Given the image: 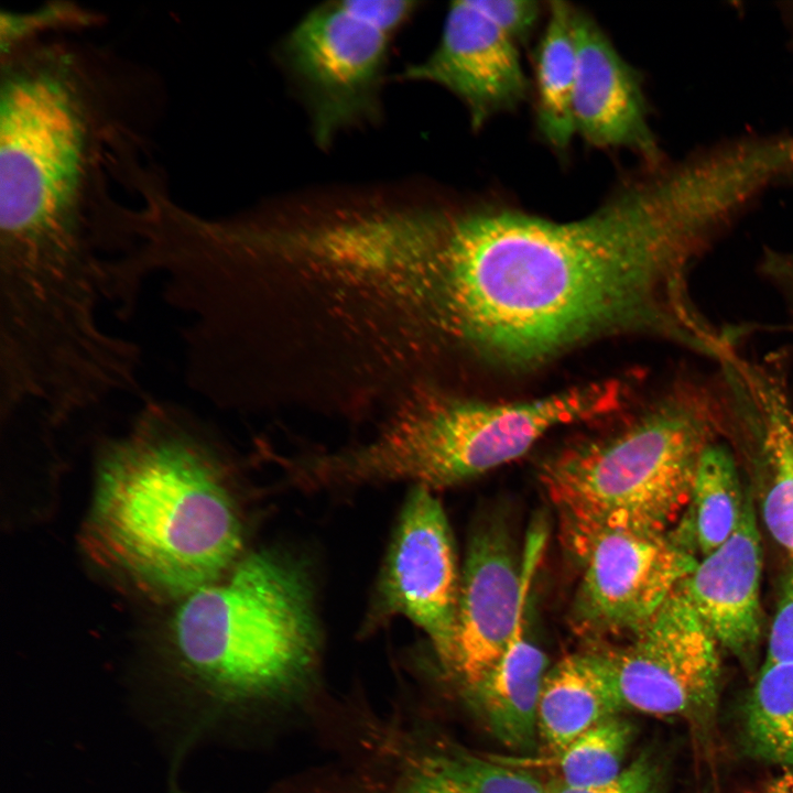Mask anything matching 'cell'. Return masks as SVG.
<instances>
[{
    "instance_id": "cell-30",
    "label": "cell",
    "mask_w": 793,
    "mask_h": 793,
    "mask_svg": "<svg viewBox=\"0 0 793 793\" xmlns=\"http://www.w3.org/2000/svg\"><path fill=\"white\" fill-rule=\"evenodd\" d=\"M774 272L779 273L786 282V286L793 298V253L784 257H776L773 262Z\"/></svg>"
},
{
    "instance_id": "cell-9",
    "label": "cell",
    "mask_w": 793,
    "mask_h": 793,
    "mask_svg": "<svg viewBox=\"0 0 793 793\" xmlns=\"http://www.w3.org/2000/svg\"><path fill=\"white\" fill-rule=\"evenodd\" d=\"M718 647L678 585L631 644L595 652L623 708L697 720L716 705Z\"/></svg>"
},
{
    "instance_id": "cell-22",
    "label": "cell",
    "mask_w": 793,
    "mask_h": 793,
    "mask_svg": "<svg viewBox=\"0 0 793 793\" xmlns=\"http://www.w3.org/2000/svg\"><path fill=\"white\" fill-rule=\"evenodd\" d=\"M106 22V15L73 0H50L25 11L1 10L0 51L52 34H87Z\"/></svg>"
},
{
    "instance_id": "cell-25",
    "label": "cell",
    "mask_w": 793,
    "mask_h": 793,
    "mask_svg": "<svg viewBox=\"0 0 793 793\" xmlns=\"http://www.w3.org/2000/svg\"><path fill=\"white\" fill-rule=\"evenodd\" d=\"M659 767L647 754L639 756L613 780L590 787H572L558 779L546 784L547 793H660Z\"/></svg>"
},
{
    "instance_id": "cell-15",
    "label": "cell",
    "mask_w": 793,
    "mask_h": 793,
    "mask_svg": "<svg viewBox=\"0 0 793 793\" xmlns=\"http://www.w3.org/2000/svg\"><path fill=\"white\" fill-rule=\"evenodd\" d=\"M734 414L754 432L763 471L761 517L793 560V403L775 367L736 355L723 362Z\"/></svg>"
},
{
    "instance_id": "cell-28",
    "label": "cell",
    "mask_w": 793,
    "mask_h": 793,
    "mask_svg": "<svg viewBox=\"0 0 793 793\" xmlns=\"http://www.w3.org/2000/svg\"><path fill=\"white\" fill-rule=\"evenodd\" d=\"M402 793H441V791L430 768H427L415 776Z\"/></svg>"
},
{
    "instance_id": "cell-4",
    "label": "cell",
    "mask_w": 793,
    "mask_h": 793,
    "mask_svg": "<svg viewBox=\"0 0 793 793\" xmlns=\"http://www.w3.org/2000/svg\"><path fill=\"white\" fill-rule=\"evenodd\" d=\"M627 385L588 383L537 400L488 403L415 389L368 444L334 455L337 484L413 480L428 489L458 485L524 455L551 430L616 411Z\"/></svg>"
},
{
    "instance_id": "cell-13",
    "label": "cell",
    "mask_w": 793,
    "mask_h": 793,
    "mask_svg": "<svg viewBox=\"0 0 793 793\" xmlns=\"http://www.w3.org/2000/svg\"><path fill=\"white\" fill-rule=\"evenodd\" d=\"M573 32L576 135L597 149L629 150L647 166L662 165L638 70L620 55L597 21L582 9L573 8Z\"/></svg>"
},
{
    "instance_id": "cell-27",
    "label": "cell",
    "mask_w": 793,
    "mask_h": 793,
    "mask_svg": "<svg viewBox=\"0 0 793 793\" xmlns=\"http://www.w3.org/2000/svg\"><path fill=\"white\" fill-rule=\"evenodd\" d=\"M358 18L392 35L413 15L417 2L408 0H343Z\"/></svg>"
},
{
    "instance_id": "cell-7",
    "label": "cell",
    "mask_w": 793,
    "mask_h": 793,
    "mask_svg": "<svg viewBox=\"0 0 793 793\" xmlns=\"http://www.w3.org/2000/svg\"><path fill=\"white\" fill-rule=\"evenodd\" d=\"M579 578L572 616L594 638L638 636L695 569V553L673 531L562 524Z\"/></svg>"
},
{
    "instance_id": "cell-2",
    "label": "cell",
    "mask_w": 793,
    "mask_h": 793,
    "mask_svg": "<svg viewBox=\"0 0 793 793\" xmlns=\"http://www.w3.org/2000/svg\"><path fill=\"white\" fill-rule=\"evenodd\" d=\"M159 74L86 34L0 51V285L68 306L105 276L112 192L153 161Z\"/></svg>"
},
{
    "instance_id": "cell-18",
    "label": "cell",
    "mask_w": 793,
    "mask_h": 793,
    "mask_svg": "<svg viewBox=\"0 0 793 793\" xmlns=\"http://www.w3.org/2000/svg\"><path fill=\"white\" fill-rule=\"evenodd\" d=\"M546 22L534 53L535 123L541 137L558 151L568 149L576 135L573 97L576 77V46L573 6L547 3Z\"/></svg>"
},
{
    "instance_id": "cell-26",
    "label": "cell",
    "mask_w": 793,
    "mask_h": 793,
    "mask_svg": "<svg viewBox=\"0 0 793 793\" xmlns=\"http://www.w3.org/2000/svg\"><path fill=\"white\" fill-rule=\"evenodd\" d=\"M793 662V560L785 574L773 617L764 663Z\"/></svg>"
},
{
    "instance_id": "cell-5",
    "label": "cell",
    "mask_w": 793,
    "mask_h": 793,
    "mask_svg": "<svg viewBox=\"0 0 793 793\" xmlns=\"http://www.w3.org/2000/svg\"><path fill=\"white\" fill-rule=\"evenodd\" d=\"M721 414L707 389L681 387L617 433L546 459L540 479L562 524L666 532Z\"/></svg>"
},
{
    "instance_id": "cell-20",
    "label": "cell",
    "mask_w": 793,
    "mask_h": 793,
    "mask_svg": "<svg viewBox=\"0 0 793 793\" xmlns=\"http://www.w3.org/2000/svg\"><path fill=\"white\" fill-rule=\"evenodd\" d=\"M745 738L758 759L793 767V662L763 664L746 706Z\"/></svg>"
},
{
    "instance_id": "cell-21",
    "label": "cell",
    "mask_w": 793,
    "mask_h": 793,
    "mask_svg": "<svg viewBox=\"0 0 793 793\" xmlns=\"http://www.w3.org/2000/svg\"><path fill=\"white\" fill-rule=\"evenodd\" d=\"M633 738V726L618 714L598 721L561 754L557 778L572 787H590L619 775Z\"/></svg>"
},
{
    "instance_id": "cell-29",
    "label": "cell",
    "mask_w": 793,
    "mask_h": 793,
    "mask_svg": "<svg viewBox=\"0 0 793 793\" xmlns=\"http://www.w3.org/2000/svg\"><path fill=\"white\" fill-rule=\"evenodd\" d=\"M765 793H793V767L785 768L783 773L773 779Z\"/></svg>"
},
{
    "instance_id": "cell-6",
    "label": "cell",
    "mask_w": 793,
    "mask_h": 793,
    "mask_svg": "<svg viewBox=\"0 0 793 793\" xmlns=\"http://www.w3.org/2000/svg\"><path fill=\"white\" fill-rule=\"evenodd\" d=\"M228 573L183 598L172 624L178 664L218 700L281 693L307 673L315 655L306 583L291 564L264 552Z\"/></svg>"
},
{
    "instance_id": "cell-16",
    "label": "cell",
    "mask_w": 793,
    "mask_h": 793,
    "mask_svg": "<svg viewBox=\"0 0 793 793\" xmlns=\"http://www.w3.org/2000/svg\"><path fill=\"white\" fill-rule=\"evenodd\" d=\"M526 606L521 609L504 654L470 691L495 737L523 751L533 749L539 736V702L548 671L546 655L529 638Z\"/></svg>"
},
{
    "instance_id": "cell-10",
    "label": "cell",
    "mask_w": 793,
    "mask_h": 793,
    "mask_svg": "<svg viewBox=\"0 0 793 793\" xmlns=\"http://www.w3.org/2000/svg\"><path fill=\"white\" fill-rule=\"evenodd\" d=\"M540 519L517 551L501 517H486L474 531L460 575L457 630L449 672L469 689L479 685L504 654L546 542Z\"/></svg>"
},
{
    "instance_id": "cell-24",
    "label": "cell",
    "mask_w": 793,
    "mask_h": 793,
    "mask_svg": "<svg viewBox=\"0 0 793 793\" xmlns=\"http://www.w3.org/2000/svg\"><path fill=\"white\" fill-rule=\"evenodd\" d=\"M472 4L518 45L533 34L543 8L534 0H471Z\"/></svg>"
},
{
    "instance_id": "cell-11",
    "label": "cell",
    "mask_w": 793,
    "mask_h": 793,
    "mask_svg": "<svg viewBox=\"0 0 793 793\" xmlns=\"http://www.w3.org/2000/svg\"><path fill=\"white\" fill-rule=\"evenodd\" d=\"M459 585L445 512L431 489L415 486L390 545L380 585L381 608L419 626L447 670L455 647Z\"/></svg>"
},
{
    "instance_id": "cell-19",
    "label": "cell",
    "mask_w": 793,
    "mask_h": 793,
    "mask_svg": "<svg viewBox=\"0 0 793 793\" xmlns=\"http://www.w3.org/2000/svg\"><path fill=\"white\" fill-rule=\"evenodd\" d=\"M745 499L731 452L711 442L699 456L687 512L674 533L704 557L736 531Z\"/></svg>"
},
{
    "instance_id": "cell-17",
    "label": "cell",
    "mask_w": 793,
    "mask_h": 793,
    "mask_svg": "<svg viewBox=\"0 0 793 793\" xmlns=\"http://www.w3.org/2000/svg\"><path fill=\"white\" fill-rule=\"evenodd\" d=\"M623 709L622 702L595 650L564 656L548 669L537 709V732L553 754Z\"/></svg>"
},
{
    "instance_id": "cell-3",
    "label": "cell",
    "mask_w": 793,
    "mask_h": 793,
    "mask_svg": "<svg viewBox=\"0 0 793 793\" xmlns=\"http://www.w3.org/2000/svg\"><path fill=\"white\" fill-rule=\"evenodd\" d=\"M208 432L192 410L146 397L130 431L102 441L82 532L98 566L160 598L227 573L241 526Z\"/></svg>"
},
{
    "instance_id": "cell-12",
    "label": "cell",
    "mask_w": 793,
    "mask_h": 793,
    "mask_svg": "<svg viewBox=\"0 0 793 793\" xmlns=\"http://www.w3.org/2000/svg\"><path fill=\"white\" fill-rule=\"evenodd\" d=\"M400 77L446 88L465 106L474 130L515 110L532 88L519 45L471 2L450 3L432 53L405 67Z\"/></svg>"
},
{
    "instance_id": "cell-14",
    "label": "cell",
    "mask_w": 793,
    "mask_h": 793,
    "mask_svg": "<svg viewBox=\"0 0 793 793\" xmlns=\"http://www.w3.org/2000/svg\"><path fill=\"white\" fill-rule=\"evenodd\" d=\"M761 573L756 509L751 493L746 492L736 531L698 561L681 587L717 643L749 663L762 633Z\"/></svg>"
},
{
    "instance_id": "cell-8",
    "label": "cell",
    "mask_w": 793,
    "mask_h": 793,
    "mask_svg": "<svg viewBox=\"0 0 793 793\" xmlns=\"http://www.w3.org/2000/svg\"><path fill=\"white\" fill-rule=\"evenodd\" d=\"M391 36L341 1L307 12L282 43V58L308 105L316 142L378 113Z\"/></svg>"
},
{
    "instance_id": "cell-23",
    "label": "cell",
    "mask_w": 793,
    "mask_h": 793,
    "mask_svg": "<svg viewBox=\"0 0 793 793\" xmlns=\"http://www.w3.org/2000/svg\"><path fill=\"white\" fill-rule=\"evenodd\" d=\"M441 793H547L531 773L464 757L428 767Z\"/></svg>"
},
{
    "instance_id": "cell-1",
    "label": "cell",
    "mask_w": 793,
    "mask_h": 793,
    "mask_svg": "<svg viewBox=\"0 0 793 793\" xmlns=\"http://www.w3.org/2000/svg\"><path fill=\"white\" fill-rule=\"evenodd\" d=\"M706 227L703 189L680 166L624 177L574 220L493 199L417 207L399 292L419 348L442 345L503 368L627 333L693 348L703 318L686 271Z\"/></svg>"
}]
</instances>
